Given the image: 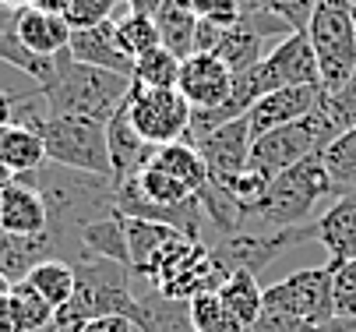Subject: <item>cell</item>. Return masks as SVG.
Listing matches in <instances>:
<instances>
[{"instance_id": "7dc6e473", "label": "cell", "mask_w": 356, "mask_h": 332, "mask_svg": "<svg viewBox=\"0 0 356 332\" xmlns=\"http://www.w3.org/2000/svg\"><path fill=\"white\" fill-rule=\"evenodd\" d=\"M11 180H15V173H11V170H8L4 163H0V191H4V187H8Z\"/></svg>"}, {"instance_id": "ffe728a7", "label": "cell", "mask_w": 356, "mask_h": 332, "mask_svg": "<svg viewBox=\"0 0 356 332\" xmlns=\"http://www.w3.org/2000/svg\"><path fill=\"white\" fill-rule=\"evenodd\" d=\"M15 35L29 46L32 54L57 57L71 42V25H67L64 15H46L39 8H25V11L15 15Z\"/></svg>"}, {"instance_id": "30bf717a", "label": "cell", "mask_w": 356, "mask_h": 332, "mask_svg": "<svg viewBox=\"0 0 356 332\" xmlns=\"http://www.w3.org/2000/svg\"><path fill=\"white\" fill-rule=\"evenodd\" d=\"M127 110H131V124L148 145L159 149V145H173V141H187L194 110L180 96V88H145L131 81Z\"/></svg>"}, {"instance_id": "f546056e", "label": "cell", "mask_w": 356, "mask_h": 332, "mask_svg": "<svg viewBox=\"0 0 356 332\" xmlns=\"http://www.w3.org/2000/svg\"><path fill=\"white\" fill-rule=\"evenodd\" d=\"M113 25H117L120 50H124L131 61H138L141 54H148V50H156V46H159V29H156V18H152V15L124 11V15L113 18Z\"/></svg>"}, {"instance_id": "277c9868", "label": "cell", "mask_w": 356, "mask_h": 332, "mask_svg": "<svg viewBox=\"0 0 356 332\" xmlns=\"http://www.w3.org/2000/svg\"><path fill=\"white\" fill-rule=\"evenodd\" d=\"M57 61H60L57 78L46 88H39L49 117H88V120L106 124L120 110V103L127 100L131 78L103 71V68L78 64L67 50L57 54Z\"/></svg>"}, {"instance_id": "f907efd6", "label": "cell", "mask_w": 356, "mask_h": 332, "mask_svg": "<svg viewBox=\"0 0 356 332\" xmlns=\"http://www.w3.org/2000/svg\"><path fill=\"white\" fill-rule=\"evenodd\" d=\"M117 4H120V11H131V8H127V0H117Z\"/></svg>"}, {"instance_id": "836d02e7", "label": "cell", "mask_w": 356, "mask_h": 332, "mask_svg": "<svg viewBox=\"0 0 356 332\" xmlns=\"http://www.w3.org/2000/svg\"><path fill=\"white\" fill-rule=\"evenodd\" d=\"M131 180L138 184L141 198H145V202H152V205H184V202H191V198H194V195L187 191V187H184L177 177L163 173L159 166H152V163H148L145 170H138Z\"/></svg>"}, {"instance_id": "484cf974", "label": "cell", "mask_w": 356, "mask_h": 332, "mask_svg": "<svg viewBox=\"0 0 356 332\" xmlns=\"http://www.w3.org/2000/svg\"><path fill=\"white\" fill-rule=\"evenodd\" d=\"M29 287L54 308V311H60V308H67L71 304V297H74V283H78V276H74V265L71 262H64V258H46V262H39L32 272H29Z\"/></svg>"}, {"instance_id": "c3c4849f", "label": "cell", "mask_w": 356, "mask_h": 332, "mask_svg": "<svg viewBox=\"0 0 356 332\" xmlns=\"http://www.w3.org/2000/svg\"><path fill=\"white\" fill-rule=\"evenodd\" d=\"M11 287H15V283H11L4 272H0V297H8V294H11Z\"/></svg>"}, {"instance_id": "8d00e7d4", "label": "cell", "mask_w": 356, "mask_h": 332, "mask_svg": "<svg viewBox=\"0 0 356 332\" xmlns=\"http://www.w3.org/2000/svg\"><path fill=\"white\" fill-rule=\"evenodd\" d=\"M335 318H356V258L335 269Z\"/></svg>"}, {"instance_id": "7bdbcfd3", "label": "cell", "mask_w": 356, "mask_h": 332, "mask_svg": "<svg viewBox=\"0 0 356 332\" xmlns=\"http://www.w3.org/2000/svg\"><path fill=\"white\" fill-rule=\"evenodd\" d=\"M32 8H39V11H46V15H67L71 0H35Z\"/></svg>"}, {"instance_id": "44dd1931", "label": "cell", "mask_w": 356, "mask_h": 332, "mask_svg": "<svg viewBox=\"0 0 356 332\" xmlns=\"http://www.w3.org/2000/svg\"><path fill=\"white\" fill-rule=\"evenodd\" d=\"M54 258V241H49V233H39V237H15L0 226V272H4L11 283H22L29 279V272Z\"/></svg>"}, {"instance_id": "f35d334b", "label": "cell", "mask_w": 356, "mask_h": 332, "mask_svg": "<svg viewBox=\"0 0 356 332\" xmlns=\"http://www.w3.org/2000/svg\"><path fill=\"white\" fill-rule=\"evenodd\" d=\"M243 332H314V325H307V322H300V318H293V315H282V311H272V308H265L258 318H254Z\"/></svg>"}, {"instance_id": "ee69618b", "label": "cell", "mask_w": 356, "mask_h": 332, "mask_svg": "<svg viewBox=\"0 0 356 332\" xmlns=\"http://www.w3.org/2000/svg\"><path fill=\"white\" fill-rule=\"evenodd\" d=\"M11 110H15V96H8V92L0 88V127L11 124Z\"/></svg>"}, {"instance_id": "f1b7e54d", "label": "cell", "mask_w": 356, "mask_h": 332, "mask_svg": "<svg viewBox=\"0 0 356 332\" xmlns=\"http://www.w3.org/2000/svg\"><path fill=\"white\" fill-rule=\"evenodd\" d=\"M321 163L335 184V195L356 191V127L342 131L332 145L321 152Z\"/></svg>"}, {"instance_id": "d590c367", "label": "cell", "mask_w": 356, "mask_h": 332, "mask_svg": "<svg viewBox=\"0 0 356 332\" xmlns=\"http://www.w3.org/2000/svg\"><path fill=\"white\" fill-rule=\"evenodd\" d=\"M318 4H321V0H261V11L282 18V22H286L289 29H296V32H307L311 15H314Z\"/></svg>"}, {"instance_id": "e0dca14e", "label": "cell", "mask_w": 356, "mask_h": 332, "mask_svg": "<svg viewBox=\"0 0 356 332\" xmlns=\"http://www.w3.org/2000/svg\"><path fill=\"white\" fill-rule=\"evenodd\" d=\"M106 145H110V163H113V180H127L134 177L138 170H145L156 156V145L138 134V127L131 124V110H127V100L120 103V110L106 120Z\"/></svg>"}, {"instance_id": "1f68e13d", "label": "cell", "mask_w": 356, "mask_h": 332, "mask_svg": "<svg viewBox=\"0 0 356 332\" xmlns=\"http://www.w3.org/2000/svg\"><path fill=\"white\" fill-rule=\"evenodd\" d=\"M187 318L194 332H243V322L222 304L219 294H201L187 301Z\"/></svg>"}, {"instance_id": "603a6c76", "label": "cell", "mask_w": 356, "mask_h": 332, "mask_svg": "<svg viewBox=\"0 0 356 332\" xmlns=\"http://www.w3.org/2000/svg\"><path fill=\"white\" fill-rule=\"evenodd\" d=\"M0 163H4L15 177L32 173L46 163V145L42 134L22 124H4L0 127Z\"/></svg>"}, {"instance_id": "bcb514c9", "label": "cell", "mask_w": 356, "mask_h": 332, "mask_svg": "<svg viewBox=\"0 0 356 332\" xmlns=\"http://www.w3.org/2000/svg\"><path fill=\"white\" fill-rule=\"evenodd\" d=\"M35 0H0V11H11V15H18V11H25V8H32Z\"/></svg>"}, {"instance_id": "cb8c5ba5", "label": "cell", "mask_w": 356, "mask_h": 332, "mask_svg": "<svg viewBox=\"0 0 356 332\" xmlns=\"http://www.w3.org/2000/svg\"><path fill=\"white\" fill-rule=\"evenodd\" d=\"M152 166H159L163 173L177 177L191 195H201V187L209 184L205 159H201L197 145H191V141H173V145H159L156 156H152Z\"/></svg>"}, {"instance_id": "f6af8a7d", "label": "cell", "mask_w": 356, "mask_h": 332, "mask_svg": "<svg viewBox=\"0 0 356 332\" xmlns=\"http://www.w3.org/2000/svg\"><path fill=\"white\" fill-rule=\"evenodd\" d=\"M163 4V0H127L131 11H141V15H156V8Z\"/></svg>"}, {"instance_id": "b9f144b4", "label": "cell", "mask_w": 356, "mask_h": 332, "mask_svg": "<svg viewBox=\"0 0 356 332\" xmlns=\"http://www.w3.org/2000/svg\"><path fill=\"white\" fill-rule=\"evenodd\" d=\"M314 332H356V318H332V322H325Z\"/></svg>"}, {"instance_id": "2e32d148", "label": "cell", "mask_w": 356, "mask_h": 332, "mask_svg": "<svg viewBox=\"0 0 356 332\" xmlns=\"http://www.w3.org/2000/svg\"><path fill=\"white\" fill-rule=\"evenodd\" d=\"M67 54H71L78 64L103 68V71H113V74L134 78V61L120 50L113 18H110V22H103V25H95V29H78V32H71Z\"/></svg>"}, {"instance_id": "ac0fdd59", "label": "cell", "mask_w": 356, "mask_h": 332, "mask_svg": "<svg viewBox=\"0 0 356 332\" xmlns=\"http://www.w3.org/2000/svg\"><path fill=\"white\" fill-rule=\"evenodd\" d=\"M314 226H318L314 241L328 251V265L339 269V265L353 262L356 258V191L339 195L321 212V219Z\"/></svg>"}, {"instance_id": "ab89813d", "label": "cell", "mask_w": 356, "mask_h": 332, "mask_svg": "<svg viewBox=\"0 0 356 332\" xmlns=\"http://www.w3.org/2000/svg\"><path fill=\"white\" fill-rule=\"evenodd\" d=\"M78 332H134V322H131V318H120V315H110V318H92V322H85Z\"/></svg>"}, {"instance_id": "d6986e66", "label": "cell", "mask_w": 356, "mask_h": 332, "mask_svg": "<svg viewBox=\"0 0 356 332\" xmlns=\"http://www.w3.org/2000/svg\"><path fill=\"white\" fill-rule=\"evenodd\" d=\"M0 226L15 237H39L49 226L46 202L32 184L15 177L4 191H0Z\"/></svg>"}, {"instance_id": "83f0119b", "label": "cell", "mask_w": 356, "mask_h": 332, "mask_svg": "<svg viewBox=\"0 0 356 332\" xmlns=\"http://www.w3.org/2000/svg\"><path fill=\"white\" fill-rule=\"evenodd\" d=\"M0 64H11L15 71L29 74V78L35 81V88H46L49 81L57 78V68H60V61H57V57L32 54L29 46L15 35V22H11V29H8L4 35H0Z\"/></svg>"}, {"instance_id": "5b68a950", "label": "cell", "mask_w": 356, "mask_h": 332, "mask_svg": "<svg viewBox=\"0 0 356 332\" xmlns=\"http://www.w3.org/2000/svg\"><path fill=\"white\" fill-rule=\"evenodd\" d=\"M339 134H342L339 120L321 103L314 113H307L303 120L286 124V127H275V131H268L261 138H254L250 141V163L247 166L254 173H261L272 184L279 173H286L289 166L303 163L307 156H321Z\"/></svg>"}, {"instance_id": "8992f818", "label": "cell", "mask_w": 356, "mask_h": 332, "mask_svg": "<svg viewBox=\"0 0 356 332\" xmlns=\"http://www.w3.org/2000/svg\"><path fill=\"white\" fill-rule=\"evenodd\" d=\"M307 39L314 46L321 88L335 92L356 71V22H353V0H321L311 15Z\"/></svg>"}, {"instance_id": "4fadbf2b", "label": "cell", "mask_w": 356, "mask_h": 332, "mask_svg": "<svg viewBox=\"0 0 356 332\" xmlns=\"http://www.w3.org/2000/svg\"><path fill=\"white\" fill-rule=\"evenodd\" d=\"M177 88L191 110H219L233 92V71L216 54H191L187 61H180Z\"/></svg>"}, {"instance_id": "4316f807", "label": "cell", "mask_w": 356, "mask_h": 332, "mask_svg": "<svg viewBox=\"0 0 356 332\" xmlns=\"http://www.w3.org/2000/svg\"><path fill=\"white\" fill-rule=\"evenodd\" d=\"M219 297L243 322V329L265 311V290H261V283H258V272H250V269H233L229 279L219 287Z\"/></svg>"}, {"instance_id": "4dcf8cb0", "label": "cell", "mask_w": 356, "mask_h": 332, "mask_svg": "<svg viewBox=\"0 0 356 332\" xmlns=\"http://www.w3.org/2000/svg\"><path fill=\"white\" fill-rule=\"evenodd\" d=\"M11 311H15V322H18V332H46V329H54L57 322V311L49 308L29 283H15L11 287Z\"/></svg>"}, {"instance_id": "e575fe53", "label": "cell", "mask_w": 356, "mask_h": 332, "mask_svg": "<svg viewBox=\"0 0 356 332\" xmlns=\"http://www.w3.org/2000/svg\"><path fill=\"white\" fill-rule=\"evenodd\" d=\"M117 11H120L117 0H71L64 18H67L71 32H78V29H95V25L117 18Z\"/></svg>"}, {"instance_id": "9a60e30c", "label": "cell", "mask_w": 356, "mask_h": 332, "mask_svg": "<svg viewBox=\"0 0 356 332\" xmlns=\"http://www.w3.org/2000/svg\"><path fill=\"white\" fill-rule=\"evenodd\" d=\"M124 233H127V251H131V272L145 276L148 283L191 241V237L163 223H145V219H127V216H124Z\"/></svg>"}, {"instance_id": "60d3db41", "label": "cell", "mask_w": 356, "mask_h": 332, "mask_svg": "<svg viewBox=\"0 0 356 332\" xmlns=\"http://www.w3.org/2000/svg\"><path fill=\"white\" fill-rule=\"evenodd\" d=\"M0 332H18L15 311H11V297H0Z\"/></svg>"}, {"instance_id": "7a4b0ae2", "label": "cell", "mask_w": 356, "mask_h": 332, "mask_svg": "<svg viewBox=\"0 0 356 332\" xmlns=\"http://www.w3.org/2000/svg\"><path fill=\"white\" fill-rule=\"evenodd\" d=\"M74 276H78L74 297H71L67 308L57 311V325L81 329L92 318L120 315V318H131L145 332H156L141 297L131 294V276H134L131 269H124L117 262H106V258H85V262L74 265Z\"/></svg>"}, {"instance_id": "8fae6325", "label": "cell", "mask_w": 356, "mask_h": 332, "mask_svg": "<svg viewBox=\"0 0 356 332\" xmlns=\"http://www.w3.org/2000/svg\"><path fill=\"white\" fill-rule=\"evenodd\" d=\"M328 92L321 85H293V88H279V92H268L265 100H258L250 110H247V127H250V138H261L275 127H286V124H296L307 113H314L321 103H325Z\"/></svg>"}, {"instance_id": "816d5d0a", "label": "cell", "mask_w": 356, "mask_h": 332, "mask_svg": "<svg viewBox=\"0 0 356 332\" xmlns=\"http://www.w3.org/2000/svg\"><path fill=\"white\" fill-rule=\"evenodd\" d=\"M353 22H356V0H353Z\"/></svg>"}, {"instance_id": "7402d4cb", "label": "cell", "mask_w": 356, "mask_h": 332, "mask_svg": "<svg viewBox=\"0 0 356 332\" xmlns=\"http://www.w3.org/2000/svg\"><path fill=\"white\" fill-rule=\"evenodd\" d=\"M81 251L85 258H106L124 269H131V251H127V233H124V216L110 212L81 230Z\"/></svg>"}, {"instance_id": "74e56055", "label": "cell", "mask_w": 356, "mask_h": 332, "mask_svg": "<svg viewBox=\"0 0 356 332\" xmlns=\"http://www.w3.org/2000/svg\"><path fill=\"white\" fill-rule=\"evenodd\" d=\"M325 106L332 110V117L339 120L342 131L356 127V71L349 74V81H346L342 88L328 92V96H325Z\"/></svg>"}, {"instance_id": "d4e9b609", "label": "cell", "mask_w": 356, "mask_h": 332, "mask_svg": "<svg viewBox=\"0 0 356 332\" xmlns=\"http://www.w3.org/2000/svg\"><path fill=\"white\" fill-rule=\"evenodd\" d=\"M152 18H156V29H159V46H166L170 54L187 61L194 54V32H197L201 18L191 15L187 8H180L177 0H163Z\"/></svg>"}, {"instance_id": "52a82bcc", "label": "cell", "mask_w": 356, "mask_h": 332, "mask_svg": "<svg viewBox=\"0 0 356 332\" xmlns=\"http://www.w3.org/2000/svg\"><path fill=\"white\" fill-rule=\"evenodd\" d=\"M39 134L46 145V163L95 173V177H113L106 124L88 117H49Z\"/></svg>"}, {"instance_id": "7c38bea8", "label": "cell", "mask_w": 356, "mask_h": 332, "mask_svg": "<svg viewBox=\"0 0 356 332\" xmlns=\"http://www.w3.org/2000/svg\"><path fill=\"white\" fill-rule=\"evenodd\" d=\"M250 127L243 117L216 127L209 138L197 141V152L205 159V170H209V180L219 184V187H229L250 163Z\"/></svg>"}, {"instance_id": "ba28073f", "label": "cell", "mask_w": 356, "mask_h": 332, "mask_svg": "<svg viewBox=\"0 0 356 332\" xmlns=\"http://www.w3.org/2000/svg\"><path fill=\"white\" fill-rule=\"evenodd\" d=\"M229 279V265L216 255L212 244L187 241L156 276H152V290L166 301H194L201 294H219V287Z\"/></svg>"}, {"instance_id": "3957f363", "label": "cell", "mask_w": 356, "mask_h": 332, "mask_svg": "<svg viewBox=\"0 0 356 332\" xmlns=\"http://www.w3.org/2000/svg\"><path fill=\"white\" fill-rule=\"evenodd\" d=\"M335 202V184L321 163V156H307L303 163L289 166L286 173H279L265 195L254 202L247 212H243V230L247 223H258L254 233H272V230H289V226H303L321 202Z\"/></svg>"}, {"instance_id": "5bb4252c", "label": "cell", "mask_w": 356, "mask_h": 332, "mask_svg": "<svg viewBox=\"0 0 356 332\" xmlns=\"http://www.w3.org/2000/svg\"><path fill=\"white\" fill-rule=\"evenodd\" d=\"M261 74L272 92L293 88V85H321L318 57H314L307 32H293V35L279 39L268 50V57L261 61Z\"/></svg>"}, {"instance_id": "9c48e42d", "label": "cell", "mask_w": 356, "mask_h": 332, "mask_svg": "<svg viewBox=\"0 0 356 332\" xmlns=\"http://www.w3.org/2000/svg\"><path fill=\"white\" fill-rule=\"evenodd\" d=\"M335 265H314V269H296L282 276L279 283L265 287V308L293 315L321 329L325 322L335 318Z\"/></svg>"}, {"instance_id": "6da1fadb", "label": "cell", "mask_w": 356, "mask_h": 332, "mask_svg": "<svg viewBox=\"0 0 356 332\" xmlns=\"http://www.w3.org/2000/svg\"><path fill=\"white\" fill-rule=\"evenodd\" d=\"M22 180L32 184L46 202V216H49L46 233L54 241V258H64L71 265L85 262L81 230L117 212V180L67 170L57 163H42L39 170L22 173Z\"/></svg>"}, {"instance_id": "d6a6232c", "label": "cell", "mask_w": 356, "mask_h": 332, "mask_svg": "<svg viewBox=\"0 0 356 332\" xmlns=\"http://www.w3.org/2000/svg\"><path fill=\"white\" fill-rule=\"evenodd\" d=\"M138 85L145 88H177L180 81V57L170 54L166 46H156V50H148L134 61V78Z\"/></svg>"}, {"instance_id": "681fc988", "label": "cell", "mask_w": 356, "mask_h": 332, "mask_svg": "<svg viewBox=\"0 0 356 332\" xmlns=\"http://www.w3.org/2000/svg\"><path fill=\"white\" fill-rule=\"evenodd\" d=\"M11 22H15V15H0V35L11 29Z\"/></svg>"}]
</instances>
